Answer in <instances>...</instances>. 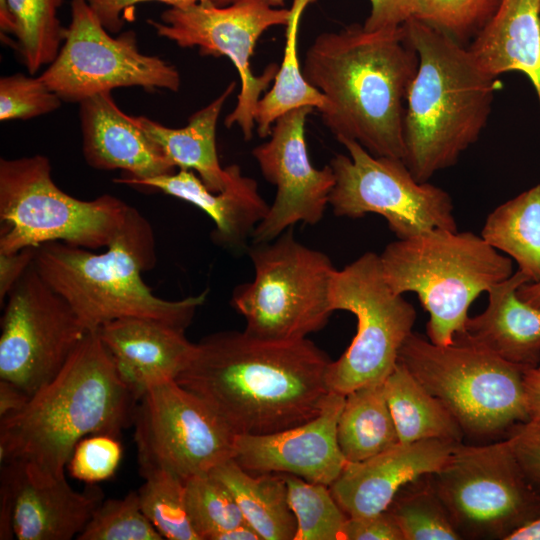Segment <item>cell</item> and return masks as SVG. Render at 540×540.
I'll return each mask as SVG.
<instances>
[{
  "mask_svg": "<svg viewBox=\"0 0 540 540\" xmlns=\"http://www.w3.org/2000/svg\"><path fill=\"white\" fill-rule=\"evenodd\" d=\"M328 355L309 339L267 341L221 331L195 344L176 381L236 435L279 432L316 417L330 392Z\"/></svg>",
  "mask_w": 540,
  "mask_h": 540,
  "instance_id": "obj_1",
  "label": "cell"
},
{
  "mask_svg": "<svg viewBox=\"0 0 540 540\" xmlns=\"http://www.w3.org/2000/svg\"><path fill=\"white\" fill-rule=\"evenodd\" d=\"M418 62L402 25L367 31L353 24L318 35L303 74L325 96L321 117L338 141L403 160L406 98Z\"/></svg>",
  "mask_w": 540,
  "mask_h": 540,
  "instance_id": "obj_2",
  "label": "cell"
},
{
  "mask_svg": "<svg viewBox=\"0 0 540 540\" xmlns=\"http://www.w3.org/2000/svg\"><path fill=\"white\" fill-rule=\"evenodd\" d=\"M138 401L96 331L18 412L0 418V463L22 460L56 475L90 435L119 437Z\"/></svg>",
  "mask_w": 540,
  "mask_h": 540,
  "instance_id": "obj_3",
  "label": "cell"
},
{
  "mask_svg": "<svg viewBox=\"0 0 540 540\" xmlns=\"http://www.w3.org/2000/svg\"><path fill=\"white\" fill-rule=\"evenodd\" d=\"M402 27L419 59L406 98L403 161L427 182L478 140L502 85L448 34L414 18Z\"/></svg>",
  "mask_w": 540,
  "mask_h": 540,
  "instance_id": "obj_4",
  "label": "cell"
},
{
  "mask_svg": "<svg viewBox=\"0 0 540 540\" xmlns=\"http://www.w3.org/2000/svg\"><path fill=\"white\" fill-rule=\"evenodd\" d=\"M156 262L152 227L131 206L105 252L50 242L36 248L33 264L90 332L125 317L155 319L186 330L207 291L176 301L157 297L142 279Z\"/></svg>",
  "mask_w": 540,
  "mask_h": 540,
  "instance_id": "obj_5",
  "label": "cell"
},
{
  "mask_svg": "<svg viewBox=\"0 0 540 540\" xmlns=\"http://www.w3.org/2000/svg\"><path fill=\"white\" fill-rule=\"evenodd\" d=\"M379 257L395 294H417L429 314V340L442 346L463 330L473 301L513 274L509 257L469 231L437 229L397 239Z\"/></svg>",
  "mask_w": 540,
  "mask_h": 540,
  "instance_id": "obj_6",
  "label": "cell"
},
{
  "mask_svg": "<svg viewBox=\"0 0 540 540\" xmlns=\"http://www.w3.org/2000/svg\"><path fill=\"white\" fill-rule=\"evenodd\" d=\"M130 208L109 194L86 201L65 193L53 181L45 156L0 160V253L50 242L107 248Z\"/></svg>",
  "mask_w": 540,
  "mask_h": 540,
  "instance_id": "obj_7",
  "label": "cell"
},
{
  "mask_svg": "<svg viewBox=\"0 0 540 540\" xmlns=\"http://www.w3.org/2000/svg\"><path fill=\"white\" fill-rule=\"evenodd\" d=\"M248 255L254 279L238 285L231 297L248 335L297 341L327 324L337 269L325 253L300 243L289 228L272 241L253 243Z\"/></svg>",
  "mask_w": 540,
  "mask_h": 540,
  "instance_id": "obj_8",
  "label": "cell"
},
{
  "mask_svg": "<svg viewBox=\"0 0 540 540\" xmlns=\"http://www.w3.org/2000/svg\"><path fill=\"white\" fill-rule=\"evenodd\" d=\"M398 362L455 417L464 434L494 436L527 421L523 367L480 348L437 345L412 332Z\"/></svg>",
  "mask_w": 540,
  "mask_h": 540,
  "instance_id": "obj_9",
  "label": "cell"
},
{
  "mask_svg": "<svg viewBox=\"0 0 540 540\" xmlns=\"http://www.w3.org/2000/svg\"><path fill=\"white\" fill-rule=\"evenodd\" d=\"M431 483L462 539H503L540 516V492L505 439L459 442Z\"/></svg>",
  "mask_w": 540,
  "mask_h": 540,
  "instance_id": "obj_10",
  "label": "cell"
},
{
  "mask_svg": "<svg viewBox=\"0 0 540 540\" xmlns=\"http://www.w3.org/2000/svg\"><path fill=\"white\" fill-rule=\"evenodd\" d=\"M330 301L333 311H348L356 317L357 332L346 351L329 364V391L347 395L384 382L398 362L402 344L413 332L417 314L403 295L388 286L379 254L366 252L337 269Z\"/></svg>",
  "mask_w": 540,
  "mask_h": 540,
  "instance_id": "obj_11",
  "label": "cell"
},
{
  "mask_svg": "<svg viewBox=\"0 0 540 540\" xmlns=\"http://www.w3.org/2000/svg\"><path fill=\"white\" fill-rule=\"evenodd\" d=\"M339 142L348 155L338 154L329 164L335 175L329 205L336 216L380 215L397 239L437 229L458 231L447 191L417 181L402 159L374 156L353 140Z\"/></svg>",
  "mask_w": 540,
  "mask_h": 540,
  "instance_id": "obj_12",
  "label": "cell"
},
{
  "mask_svg": "<svg viewBox=\"0 0 540 540\" xmlns=\"http://www.w3.org/2000/svg\"><path fill=\"white\" fill-rule=\"evenodd\" d=\"M132 425L143 478L167 472L186 481L234 457L237 435L176 380L155 384L140 396Z\"/></svg>",
  "mask_w": 540,
  "mask_h": 540,
  "instance_id": "obj_13",
  "label": "cell"
},
{
  "mask_svg": "<svg viewBox=\"0 0 540 540\" xmlns=\"http://www.w3.org/2000/svg\"><path fill=\"white\" fill-rule=\"evenodd\" d=\"M290 8L274 7L264 0H234L219 6L205 0L185 7H171L161 21L149 20L161 37L180 47H199L203 55L226 56L236 67L241 89L234 110L225 118L227 128L240 127L249 141L255 126V110L261 94L274 80L278 66H267L255 76L250 58L259 37L269 28L287 25Z\"/></svg>",
  "mask_w": 540,
  "mask_h": 540,
  "instance_id": "obj_14",
  "label": "cell"
},
{
  "mask_svg": "<svg viewBox=\"0 0 540 540\" xmlns=\"http://www.w3.org/2000/svg\"><path fill=\"white\" fill-rule=\"evenodd\" d=\"M64 44L40 79L61 100L82 102L118 87L177 91V69L156 56L142 54L136 35L111 37L86 0H72Z\"/></svg>",
  "mask_w": 540,
  "mask_h": 540,
  "instance_id": "obj_15",
  "label": "cell"
},
{
  "mask_svg": "<svg viewBox=\"0 0 540 540\" xmlns=\"http://www.w3.org/2000/svg\"><path fill=\"white\" fill-rule=\"evenodd\" d=\"M89 332L32 263L4 303L0 379L33 395L59 373Z\"/></svg>",
  "mask_w": 540,
  "mask_h": 540,
  "instance_id": "obj_16",
  "label": "cell"
},
{
  "mask_svg": "<svg viewBox=\"0 0 540 540\" xmlns=\"http://www.w3.org/2000/svg\"><path fill=\"white\" fill-rule=\"evenodd\" d=\"M313 110L304 106L283 114L269 141L252 150L262 175L276 187L274 201L253 231V243L272 241L299 222L315 225L329 205L334 172L330 165H312L305 141L306 118Z\"/></svg>",
  "mask_w": 540,
  "mask_h": 540,
  "instance_id": "obj_17",
  "label": "cell"
},
{
  "mask_svg": "<svg viewBox=\"0 0 540 540\" xmlns=\"http://www.w3.org/2000/svg\"><path fill=\"white\" fill-rule=\"evenodd\" d=\"M103 500L96 484L76 491L65 474L22 460L6 461L0 472V539L77 538Z\"/></svg>",
  "mask_w": 540,
  "mask_h": 540,
  "instance_id": "obj_18",
  "label": "cell"
},
{
  "mask_svg": "<svg viewBox=\"0 0 540 540\" xmlns=\"http://www.w3.org/2000/svg\"><path fill=\"white\" fill-rule=\"evenodd\" d=\"M345 396L329 392L311 420L270 434L237 435L233 459L252 474H291L330 486L347 464L337 441Z\"/></svg>",
  "mask_w": 540,
  "mask_h": 540,
  "instance_id": "obj_19",
  "label": "cell"
},
{
  "mask_svg": "<svg viewBox=\"0 0 540 540\" xmlns=\"http://www.w3.org/2000/svg\"><path fill=\"white\" fill-rule=\"evenodd\" d=\"M459 442L424 439L401 443L360 462H347L329 486L349 518L388 509L402 487L440 470Z\"/></svg>",
  "mask_w": 540,
  "mask_h": 540,
  "instance_id": "obj_20",
  "label": "cell"
},
{
  "mask_svg": "<svg viewBox=\"0 0 540 540\" xmlns=\"http://www.w3.org/2000/svg\"><path fill=\"white\" fill-rule=\"evenodd\" d=\"M118 374L137 398L151 386L176 380L189 364L195 344L185 330L165 322L125 317L97 331Z\"/></svg>",
  "mask_w": 540,
  "mask_h": 540,
  "instance_id": "obj_21",
  "label": "cell"
},
{
  "mask_svg": "<svg viewBox=\"0 0 540 540\" xmlns=\"http://www.w3.org/2000/svg\"><path fill=\"white\" fill-rule=\"evenodd\" d=\"M83 155L100 170L121 169L125 175L115 179L144 180L175 172V166L134 122L119 109L110 92L80 102Z\"/></svg>",
  "mask_w": 540,
  "mask_h": 540,
  "instance_id": "obj_22",
  "label": "cell"
},
{
  "mask_svg": "<svg viewBox=\"0 0 540 540\" xmlns=\"http://www.w3.org/2000/svg\"><path fill=\"white\" fill-rule=\"evenodd\" d=\"M116 183L159 190L193 204L214 222L213 242L232 251L246 246L269 209L258 192L256 181L244 176L236 164L232 165L230 181L220 192L210 191L194 171L185 169L149 179Z\"/></svg>",
  "mask_w": 540,
  "mask_h": 540,
  "instance_id": "obj_23",
  "label": "cell"
},
{
  "mask_svg": "<svg viewBox=\"0 0 540 540\" xmlns=\"http://www.w3.org/2000/svg\"><path fill=\"white\" fill-rule=\"evenodd\" d=\"M530 282L517 270L488 290V305L479 315L468 317L453 343L488 351L526 368L540 362V309L518 296V288Z\"/></svg>",
  "mask_w": 540,
  "mask_h": 540,
  "instance_id": "obj_24",
  "label": "cell"
},
{
  "mask_svg": "<svg viewBox=\"0 0 540 540\" xmlns=\"http://www.w3.org/2000/svg\"><path fill=\"white\" fill-rule=\"evenodd\" d=\"M467 49L492 77L511 71L523 73L540 101L539 0H500Z\"/></svg>",
  "mask_w": 540,
  "mask_h": 540,
  "instance_id": "obj_25",
  "label": "cell"
},
{
  "mask_svg": "<svg viewBox=\"0 0 540 540\" xmlns=\"http://www.w3.org/2000/svg\"><path fill=\"white\" fill-rule=\"evenodd\" d=\"M235 87V82H231L222 94L191 115L187 125L179 129L165 127L144 116L132 118L175 167L197 172L210 191L220 192L232 177V165L222 168L219 163L216 126L223 105Z\"/></svg>",
  "mask_w": 540,
  "mask_h": 540,
  "instance_id": "obj_26",
  "label": "cell"
},
{
  "mask_svg": "<svg viewBox=\"0 0 540 540\" xmlns=\"http://www.w3.org/2000/svg\"><path fill=\"white\" fill-rule=\"evenodd\" d=\"M232 493L242 515L261 540H295L297 521L282 474H252L233 458L210 471Z\"/></svg>",
  "mask_w": 540,
  "mask_h": 540,
  "instance_id": "obj_27",
  "label": "cell"
},
{
  "mask_svg": "<svg viewBox=\"0 0 540 540\" xmlns=\"http://www.w3.org/2000/svg\"><path fill=\"white\" fill-rule=\"evenodd\" d=\"M383 386L401 443L424 439L462 441L464 432L455 417L402 363L397 362Z\"/></svg>",
  "mask_w": 540,
  "mask_h": 540,
  "instance_id": "obj_28",
  "label": "cell"
},
{
  "mask_svg": "<svg viewBox=\"0 0 540 540\" xmlns=\"http://www.w3.org/2000/svg\"><path fill=\"white\" fill-rule=\"evenodd\" d=\"M383 383L358 388L345 396L337 441L347 462L366 460L400 442Z\"/></svg>",
  "mask_w": 540,
  "mask_h": 540,
  "instance_id": "obj_29",
  "label": "cell"
},
{
  "mask_svg": "<svg viewBox=\"0 0 540 540\" xmlns=\"http://www.w3.org/2000/svg\"><path fill=\"white\" fill-rule=\"evenodd\" d=\"M481 237L510 256L530 282L540 281V184L496 207Z\"/></svg>",
  "mask_w": 540,
  "mask_h": 540,
  "instance_id": "obj_30",
  "label": "cell"
},
{
  "mask_svg": "<svg viewBox=\"0 0 540 540\" xmlns=\"http://www.w3.org/2000/svg\"><path fill=\"white\" fill-rule=\"evenodd\" d=\"M314 1L293 0L290 19L286 25L282 63L278 67L271 89L260 98L255 110L257 133L262 138L271 134L274 122L283 114L304 106L320 112L327 104L325 96L304 77L298 60L300 19L305 8Z\"/></svg>",
  "mask_w": 540,
  "mask_h": 540,
  "instance_id": "obj_31",
  "label": "cell"
},
{
  "mask_svg": "<svg viewBox=\"0 0 540 540\" xmlns=\"http://www.w3.org/2000/svg\"><path fill=\"white\" fill-rule=\"evenodd\" d=\"M388 510L404 540L462 539L435 491L429 474L400 489Z\"/></svg>",
  "mask_w": 540,
  "mask_h": 540,
  "instance_id": "obj_32",
  "label": "cell"
},
{
  "mask_svg": "<svg viewBox=\"0 0 540 540\" xmlns=\"http://www.w3.org/2000/svg\"><path fill=\"white\" fill-rule=\"evenodd\" d=\"M62 0H7L13 17L18 46L28 71L53 62L64 40L57 17Z\"/></svg>",
  "mask_w": 540,
  "mask_h": 540,
  "instance_id": "obj_33",
  "label": "cell"
},
{
  "mask_svg": "<svg viewBox=\"0 0 540 540\" xmlns=\"http://www.w3.org/2000/svg\"><path fill=\"white\" fill-rule=\"evenodd\" d=\"M289 505L297 521L295 540H342L348 519L333 497L330 487L282 474Z\"/></svg>",
  "mask_w": 540,
  "mask_h": 540,
  "instance_id": "obj_34",
  "label": "cell"
},
{
  "mask_svg": "<svg viewBox=\"0 0 540 540\" xmlns=\"http://www.w3.org/2000/svg\"><path fill=\"white\" fill-rule=\"evenodd\" d=\"M137 490L141 508L164 539L200 540L186 507L185 481L167 473L146 476Z\"/></svg>",
  "mask_w": 540,
  "mask_h": 540,
  "instance_id": "obj_35",
  "label": "cell"
},
{
  "mask_svg": "<svg viewBox=\"0 0 540 540\" xmlns=\"http://www.w3.org/2000/svg\"><path fill=\"white\" fill-rule=\"evenodd\" d=\"M185 501L191 524L200 540L246 523L232 493L210 472L185 481Z\"/></svg>",
  "mask_w": 540,
  "mask_h": 540,
  "instance_id": "obj_36",
  "label": "cell"
},
{
  "mask_svg": "<svg viewBox=\"0 0 540 540\" xmlns=\"http://www.w3.org/2000/svg\"><path fill=\"white\" fill-rule=\"evenodd\" d=\"M77 540H163L144 514L137 491L104 499Z\"/></svg>",
  "mask_w": 540,
  "mask_h": 540,
  "instance_id": "obj_37",
  "label": "cell"
},
{
  "mask_svg": "<svg viewBox=\"0 0 540 540\" xmlns=\"http://www.w3.org/2000/svg\"><path fill=\"white\" fill-rule=\"evenodd\" d=\"M500 0H413L411 18L461 43L475 37L494 14Z\"/></svg>",
  "mask_w": 540,
  "mask_h": 540,
  "instance_id": "obj_38",
  "label": "cell"
},
{
  "mask_svg": "<svg viewBox=\"0 0 540 540\" xmlns=\"http://www.w3.org/2000/svg\"><path fill=\"white\" fill-rule=\"evenodd\" d=\"M61 98L40 79L22 73L0 79V119H29L59 108Z\"/></svg>",
  "mask_w": 540,
  "mask_h": 540,
  "instance_id": "obj_39",
  "label": "cell"
},
{
  "mask_svg": "<svg viewBox=\"0 0 540 540\" xmlns=\"http://www.w3.org/2000/svg\"><path fill=\"white\" fill-rule=\"evenodd\" d=\"M123 454L118 437L94 434L81 439L69 459L70 475L87 484L110 479L116 472Z\"/></svg>",
  "mask_w": 540,
  "mask_h": 540,
  "instance_id": "obj_40",
  "label": "cell"
},
{
  "mask_svg": "<svg viewBox=\"0 0 540 540\" xmlns=\"http://www.w3.org/2000/svg\"><path fill=\"white\" fill-rule=\"evenodd\" d=\"M507 441L523 473L540 492V418L514 425Z\"/></svg>",
  "mask_w": 540,
  "mask_h": 540,
  "instance_id": "obj_41",
  "label": "cell"
},
{
  "mask_svg": "<svg viewBox=\"0 0 540 540\" xmlns=\"http://www.w3.org/2000/svg\"><path fill=\"white\" fill-rule=\"evenodd\" d=\"M342 540H404L393 515L387 509L375 515L347 519Z\"/></svg>",
  "mask_w": 540,
  "mask_h": 540,
  "instance_id": "obj_42",
  "label": "cell"
},
{
  "mask_svg": "<svg viewBox=\"0 0 540 540\" xmlns=\"http://www.w3.org/2000/svg\"><path fill=\"white\" fill-rule=\"evenodd\" d=\"M371 10L363 27L367 31L397 28L412 15L413 0H369Z\"/></svg>",
  "mask_w": 540,
  "mask_h": 540,
  "instance_id": "obj_43",
  "label": "cell"
},
{
  "mask_svg": "<svg viewBox=\"0 0 540 540\" xmlns=\"http://www.w3.org/2000/svg\"><path fill=\"white\" fill-rule=\"evenodd\" d=\"M147 1H159L171 7H185L205 0H86L99 21L110 32L120 30L126 10Z\"/></svg>",
  "mask_w": 540,
  "mask_h": 540,
  "instance_id": "obj_44",
  "label": "cell"
},
{
  "mask_svg": "<svg viewBox=\"0 0 540 540\" xmlns=\"http://www.w3.org/2000/svg\"><path fill=\"white\" fill-rule=\"evenodd\" d=\"M36 248H25L14 253H0V304L5 300L14 285L32 265Z\"/></svg>",
  "mask_w": 540,
  "mask_h": 540,
  "instance_id": "obj_45",
  "label": "cell"
},
{
  "mask_svg": "<svg viewBox=\"0 0 540 540\" xmlns=\"http://www.w3.org/2000/svg\"><path fill=\"white\" fill-rule=\"evenodd\" d=\"M525 404L530 418H540V366L523 369Z\"/></svg>",
  "mask_w": 540,
  "mask_h": 540,
  "instance_id": "obj_46",
  "label": "cell"
},
{
  "mask_svg": "<svg viewBox=\"0 0 540 540\" xmlns=\"http://www.w3.org/2000/svg\"><path fill=\"white\" fill-rule=\"evenodd\" d=\"M30 396L12 382L0 379V418L16 413Z\"/></svg>",
  "mask_w": 540,
  "mask_h": 540,
  "instance_id": "obj_47",
  "label": "cell"
},
{
  "mask_svg": "<svg viewBox=\"0 0 540 540\" xmlns=\"http://www.w3.org/2000/svg\"><path fill=\"white\" fill-rule=\"evenodd\" d=\"M213 540H261L257 532L247 523L225 530Z\"/></svg>",
  "mask_w": 540,
  "mask_h": 540,
  "instance_id": "obj_48",
  "label": "cell"
},
{
  "mask_svg": "<svg viewBox=\"0 0 540 540\" xmlns=\"http://www.w3.org/2000/svg\"><path fill=\"white\" fill-rule=\"evenodd\" d=\"M506 540H540V516L516 529Z\"/></svg>",
  "mask_w": 540,
  "mask_h": 540,
  "instance_id": "obj_49",
  "label": "cell"
},
{
  "mask_svg": "<svg viewBox=\"0 0 540 540\" xmlns=\"http://www.w3.org/2000/svg\"><path fill=\"white\" fill-rule=\"evenodd\" d=\"M517 293L520 299L540 309V281L527 282L521 285Z\"/></svg>",
  "mask_w": 540,
  "mask_h": 540,
  "instance_id": "obj_50",
  "label": "cell"
},
{
  "mask_svg": "<svg viewBox=\"0 0 540 540\" xmlns=\"http://www.w3.org/2000/svg\"><path fill=\"white\" fill-rule=\"evenodd\" d=\"M0 28L5 33L15 35L16 26L10 13L7 0H0Z\"/></svg>",
  "mask_w": 540,
  "mask_h": 540,
  "instance_id": "obj_51",
  "label": "cell"
},
{
  "mask_svg": "<svg viewBox=\"0 0 540 540\" xmlns=\"http://www.w3.org/2000/svg\"><path fill=\"white\" fill-rule=\"evenodd\" d=\"M213 3L219 5V6H225L233 2L234 0H211ZM268 4L274 7L281 8L284 5L285 0H264Z\"/></svg>",
  "mask_w": 540,
  "mask_h": 540,
  "instance_id": "obj_52",
  "label": "cell"
},
{
  "mask_svg": "<svg viewBox=\"0 0 540 540\" xmlns=\"http://www.w3.org/2000/svg\"><path fill=\"white\" fill-rule=\"evenodd\" d=\"M539 8H540V0H539Z\"/></svg>",
  "mask_w": 540,
  "mask_h": 540,
  "instance_id": "obj_53",
  "label": "cell"
}]
</instances>
